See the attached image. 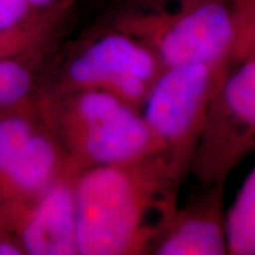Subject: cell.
Returning <instances> with one entry per match:
<instances>
[{
    "label": "cell",
    "mask_w": 255,
    "mask_h": 255,
    "mask_svg": "<svg viewBox=\"0 0 255 255\" xmlns=\"http://www.w3.org/2000/svg\"><path fill=\"white\" fill-rule=\"evenodd\" d=\"M228 254L255 255V166L226 213Z\"/></svg>",
    "instance_id": "cell-10"
},
{
    "label": "cell",
    "mask_w": 255,
    "mask_h": 255,
    "mask_svg": "<svg viewBox=\"0 0 255 255\" xmlns=\"http://www.w3.org/2000/svg\"><path fill=\"white\" fill-rule=\"evenodd\" d=\"M37 112L80 172L156 152L142 112L108 92H44Z\"/></svg>",
    "instance_id": "cell-2"
},
{
    "label": "cell",
    "mask_w": 255,
    "mask_h": 255,
    "mask_svg": "<svg viewBox=\"0 0 255 255\" xmlns=\"http://www.w3.org/2000/svg\"><path fill=\"white\" fill-rule=\"evenodd\" d=\"M67 155L44 125L0 173V210L24 206L46 191L67 166Z\"/></svg>",
    "instance_id": "cell-9"
},
{
    "label": "cell",
    "mask_w": 255,
    "mask_h": 255,
    "mask_svg": "<svg viewBox=\"0 0 255 255\" xmlns=\"http://www.w3.org/2000/svg\"><path fill=\"white\" fill-rule=\"evenodd\" d=\"M254 150L255 58H250L228 70L210 101L190 173L201 186L226 184Z\"/></svg>",
    "instance_id": "cell-6"
},
{
    "label": "cell",
    "mask_w": 255,
    "mask_h": 255,
    "mask_svg": "<svg viewBox=\"0 0 255 255\" xmlns=\"http://www.w3.org/2000/svg\"><path fill=\"white\" fill-rule=\"evenodd\" d=\"M28 4L38 13L70 10L74 0H27Z\"/></svg>",
    "instance_id": "cell-16"
},
{
    "label": "cell",
    "mask_w": 255,
    "mask_h": 255,
    "mask_svg": "<svg viewBox=\"0 0 255 255\" xmlns=\"http://www.w3.org/2000/svg\"><path fill=\"white\" fill-rule=\"evenodd\" d=\"M227 1L233 6V9H238V7H246V6H253V4H255V0H227Z\"/></svg>",
    "instance_id": "cell-17"
},
{
    "label": "cell",
    "mask_w": 255,
    "mask_h": 255,
    "mask_svg": "<svg viewBox=\"0 0 255 255\" xmlns=\"http://www.w3.org/2000/svg\"><path fill=\"white\" fill-rule=\"evenodd\" d=\"M68 10L41 13L17 27L0 31V60L27 57L40 51L63 23Z\"/></svg>",
    "instance_id": "cell-11"
},
{
    "label": "cell",
    "mask_w": 255,
    "mask_h": 255,
    "mask_svg": "<svg viewBox=\"0 0 255 255\" xmlns=\"http://www.w3.org/2000/svg\"><path fill=\"white\" fill-rule=\"evenodd\" d=\"M228 70L210 64L166 67L140 110L156 152L180 182L190 173L210 101Z\"/></svg>",
    "instance_id": "cell-4"
},
{
    "label": "cell",
    "mask_w": 255,
    "mask_h": 255,
    "mask_svg": "<svg viewBox=\"0 0 255 255\" xmlns=\"http://www.w3.org/2000/svg\"><path fill=\"white\" fill-rule=\"evenodd\" d=\"M41 127L37 108L28 111L27 105L0 115V173L17 157Z\"/></svg>",
    "instance_id": "cell-12"
},
{
    "label": "cell",
    "mask_w": 255,
    "mask_h": 255,
    "mask_svg": "<svg viewBox=\"0 0 255 255\" xmlns=\"http://www.w3.org/2000/svg\"><path fill=\"white\" fill-rule=\"evenodd\" d=\"M81 173L67 162L55 182L37 199L0 210V226L21 244L24 254L78 255L77 179Z\"/></svg>",
    "instance_id": "cell-7"
},
{
    "label": "cell",
    "mask_w": 255,
    "mask_h": 255,
    "mask_svg": "<svg viewBox=\"0 0 255 255\" xmlns=\"http://www.w3.org/2000/svg\"><path fill=\"white\" fill-rule=\"evenodd\" d=\"M255 58V4L234 9V40L230 65Z\"/></svg>",
    "instance_id": "cell-13"
},
{
    "label": "cell",
    "mask_w": 255,
    "mask_h": 255,
    "mask_svg": "<svg viewBox=\"0 0 255 255\" xmlns=\"http://www.w3.org/2000/svg\"><path fill=\"white\" fill-rule=\"evenodd\" d=\"M108 26L133 37L163 67H230L234 9L227 0H115Z\"/></svg>",
    "instance_id": "cell-3"
},
{
    "label": "cell",
    "mask_w": 255,
    "mask_h": 255,
    "mask_svg": "<svg viewBox=\"0 0 255 255\" xmlns=\"http://www.w3.org/2000/svg\"><path fill=\"white\" fill-rule=\"evenodd\" d=\"M163 68L149 47L108 26L68 57L46 92L98 90L140 111Z\"/></svg>",
    "instance_id": "cell-5"
},
{
    "label": "cell",
    "mask_w": 255,
    "mask_h": 255,
    "mask_svg": "<svg viewBox=\"0 0 255 255\" xmlns=\"http://www.w3.org/2000/svg\"><path fill=\"white\" fill-rule=\"evenodd\" d=\"M224 186H203L204 190L184 206L152 250L155 255L228 254L227 224L224 210Z\"/></svg>",
    "instance_id": "cell-8"
},
{
    "label": "cell",
    "mask_w": 255,
    "mask_h": 255,
    "mask_svg": "<svg viewBox=\"0 0 255 255\" xmlns=\"http://www.w3.org/2000/svg\"><path fill=\"white\" fill-rule=\"evenodd\" d=\"M182 183L157 152L82 170L77 179L78 255L152 254L177 211Z\"/></svg>",
    "instance_id": "cell-1"
},
{
    "label": "cell",
    "mask_w": 255,
    "mask_h": 255,
    "mask_svg": "<svg viewBox=\"0 0 255 255\" xmlns=\"http://www.w3.org/2000/svg\"><path fill=\"white\" fill-rule=\"evenodd\" d=\"M38 13L27 0H0V31H6L37 17Z\"/></svg>",
    "instance_id": "cell-14"
},
{
    "label": "cell",
    "mask_w": 255,
    "mask_h": 255,
    "mask_svg": "<svg viewBox=\"0 0 255 255\" xmlns=\"http://www.w3.org/2000/svg\"><path fill=\"white\" fill-rule=\"evenodd\" d=\"M24 250L9 230L0 226V255H21Z\"/></svg>",
    "instance_id": "cell-15"
}]
</instances>
